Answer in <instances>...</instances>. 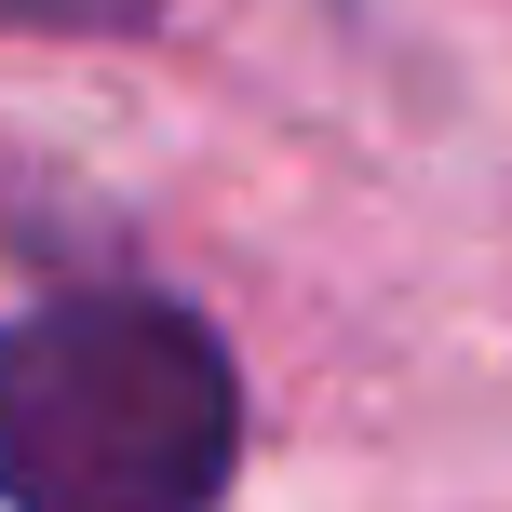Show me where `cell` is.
Masks as SVG:
<instances>
[{
	"instance_id": "obj_1",
	"label": "cell",
	"mask_w": 512,
	"mask_h": 512,
	"mask_svg": "<svg viewBox=\"0 0 512 512\" xmlns=\"http://www.w3.org/2000/svg\"><path fill=\"white\" fill-rule=\"evenodd\" d=\"M243 472V364L189 297L81 283L0 310V512H216Z\"/></svg>"
},
{
	"instance_id": "obj_2",
	"label": "cell",
	"mask_w": 512,
	"mask_h": 512,
	"mask_svg": "<svg viewBox=\"0 0 512 512\" xmlns=\"http://www.w3.org/2000/svg\"><path fill=\"white\" fill-rule=\"evenodd\" d=\"M0 27H95V41H122V27H162V0H0Z\"/></svg>"
}]
</instances>
